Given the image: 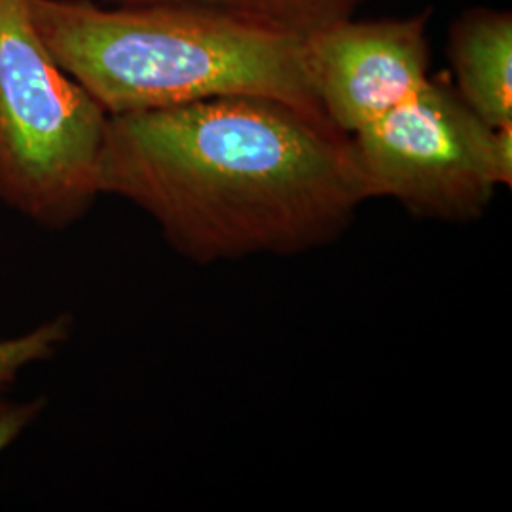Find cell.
Here are the masks:
<instances>
[{
    "label": "cell",
    "mask_w": 512,
    "mask_h": 512,
    "mask_svg": "<svg viewBox=\"0 0 512 512\" xmlns=\"http://www.w3.org/2000/svg\"><path fill=\"white\" fill-rule=\"evenodd\" d=\"M97 186L198 264L323 247L366 202L349 135L255 95L109 114Z\"/></svg>",
    "instance_id": "1"
},
{
    "label": "cell",
    "mask_w": 512,
    "mask_h": 512,
    "mask_svg": "<svg viewBox=\"0 0 512 512\" xmlns=\"http://www.w3.org/2000/svg\"><path fill=\"white\" fill-rule=\"evenodd\" d=\"M27 10L57 65L107 114L255 95L327 120L302 38L183 4L27 0Z\"/></svg>",
    "instance_id": "2"
},
{
    "label": "cell",
    "mask_w": 512,
    "mask_h": 512,
    "mask_svg": "<svg viewBox=\"0 0 512 512\" xmlns=\"http://www.w3.org/2000/svg\"><path fill=\"white\" fill-rule=\"evenodd\" d=\"M107 120L44 46L27 0H0V200L50 226L78 219L99 194Z\"/></svg>",
    "instance_id": "3"
},
{
    "label": "cell",
    "mask_w": 512,
    "mask_h": 512,
    "mask_svg": "<svg viewBox=\"0 0 512 512\" xmlns=\"http://www.w3.org/2000/svg\"><path fill=\"white\" fill-rule=\"evenodd\" d=\"M366 200L427 219H478L512 183V124L492 128L450 86H425L349 135Z\"/></svg>",
    "instance_id": "4"
},
{
    "label": "cell",
    "mask_w": 512,
    "mask_h": 512,
    "mask_svg": "<svg viewBox=\"0 0 512 512\" xmlns=\"http://www.w3.org/2000/svg\"><path fill=\"white\" fill-rule=\"evenodd\" d=\"M429 10L406 18H353L302 38L304 63L330 124L351 135L429 82Z\"/></svg>",
    "instance_id": "5"
},
{
    "label": "cell",
    "mask_w": 512,
    "mask_h": 512,
    "mask_svg": "<svg viewBox=\"0 0 512 512\" xmlns=\"http://www.w3.org/2000/svg\"><path fill=\"white\" fill-rule=\"evenodd\" d=\"M448 54L467 107L492 128L512 124L511 12H463L450 29Z\"/></svg>",
    "instance_id": "6"
},
{
    "label": "cell",
    "mask_w": 512,
    "mask_h": 512,
    "mask_svg": "<svg viewBox=\"0 0 512 512\" xmlns=\"http://www.w3.org/2000/svg\"><path fill=\"white\" fill-rule=\"evenodd\" d=\"M110 6L183 4L306 38L336 21L353 18L365 0H105Z\"/></svg>",
    "instance_id": "7"
},
{
    "label": "cell",
    "mask_w": 512,
    "mask_h": 512,
    "mask_svg": "<svg viewBox=\"0 0 512 512\" xmlns=\"http://www.w3.org/2000/svg\"><path fill=\"white\" fill-rule=\"evenodd\" d=\"M35 404H14L0 401V452L18 437L23 427L35 416Z\"/></svg>",
    "instance_id": "8"
},
{
    "label": "cell",
    "mask_w": 512,
    "mask_h": 512,
    "mask_svg": "<svg viewBox=\"0 0 512 512\" xmlns=\"http://www.w3.org/2000/svg\"><path fill=\"white\" fill-rule=\"evenodd\" d=\"M4 368H6V351L0 346V374L4 372Z\"/></svg>",
    "instance_id": "9"
}]
</instances>
